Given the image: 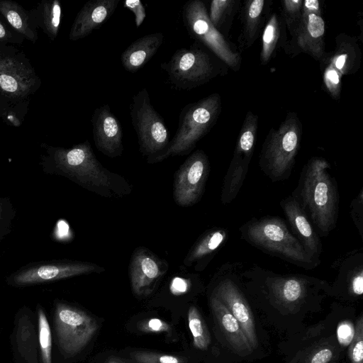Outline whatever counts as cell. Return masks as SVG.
Returning <instances> with one entry per match:
<instances>
[{
	"mask_svg": "<svg viewBox=\"0 0 363 363\" xmlns=\"http://www.w3.org/2000/svg\"><path fill=\"white\" fill-rule=\"evenodd\" d=\"M330 165L324 158L308 160L301 172L294 196L320 236L335 228L339 212V194Z\"/></svg>",
	"mask_w": 363,
	"mask_h": 363,
	"instance_id": "1",
	"label": "cell"
},
{
	"mask_svg": "<svg viewBox=\"0 0 363 363\" xmlns=\"http://www.w3.org/2000/svg\"><path fill=\"white\" fill-rule=\"evenodd\" d=\"M49 160L55 172L100 196H123L131 191L125 179L103 167L88 140L70 148H51Z\"/></svg>",
	"mask_w": 363,
	"mask_h": 363,
	"instance_id": "2",
	"label": "cell"
},
{
	"mask_svg": "<svg viewBox=\"0 0 363 363\" xmlns=\"http://www.w3.org/2000/svg\"><path fill=\"white\" fill-rule=\"evenodd\" d=\"M239 231L247 243L298 267L310 270L320 264L306 253L280 217L254 218L242 224Z\"/></svg>",
	"mask_w": 363,
	"mask_h": 363,
	"instance_id": "3",
	"label": "cell"
},
{
	"mask_svg": "<svg viewBox=\"0 0 363 363\" xmlns=\"http://www.w3.org/2000/svg\"><path fill=\"white\" fill-rule=\"evenodd\" d=\"M220 108V96L218 94H211L184 106L179 113L178 128L173 138L162 152L147 162L153 164L172 156L190 153L214 125Z\"/></svg>",
	"mask_w": 363,
	"mask_h": 363,
	"instance_id": "4",
	"label": "cell"
},
{
	"mask_svg": "<svg viewBox=\"0 0 363 363\" xmlns=\"http://www.w3.org/2000/svg\"><path fill=\"white\" fill-rule=\"evenodd\" d=\"M161 68L167 73L169 84L179 90L203 85L225 70L224 63L197 42L189 48L177 50Z\"/></svg>",
	"mask_w": 363,
	"mask_h": 363,
	"instance_id": "5",
	"label": "cell"
},
{
	"mask_svg": "<svg viewBox=\"0 0 363 363\" xmlns=\"http://www.w3.org/2000/svg\"><path fill=\"white\" fill-rule=\"evenodd\" d=\"M301 123L295 113H289L277 130L266 138L259 157L264 174L276 182L287 179L293 169L301 145Z\"/></svg>",
	"mask_w": 363,
	"mask_h": 363,
	"instance_id": "6",
	"label": "cell"
},
{
	"mask_svg": "<svg viewBox=\"0 0 363 363\" xmlns=\"http://www.w3.org/2000/svg\"><path fill=\"white\" fill-rule=\"evenodd\" d=\"M130 116L141 154L148 160L162 152L170 141L169 133L163 118L152 105L145 87L132 97Z\"/></svg>",
	"mask_w": 363,
	"mask_h": 363,
	"instance_id": "7",
	"label": "cell"
},
{
	"mask_svg": "<svg viewBox=\"0 0 363 363\" xmlns=\"http://www.w3.org/2000/svg\"><path fill=\"white\" fill-rule=\"evenodd\" d=\"M182 20L189 35L216 55L224 64L237 70L240 56L213 26L208 12L201 0L186 1L182 7Z\"/></svg>",
	"mask_w": 363,
	"mask_h": 363,
	"instance_id": "8",
	"label": "cell"
},
{
	"mask_svg": "<svg viewBox=\"0 0 363 363\" xmlns=\"http://www.w3.org/2000/svg\"><path fill=\"white\" fill-rule=\"evenodd\" d=\"M212 294L238 320L252 350L258 345L254 318L240 287L239 263H226L218 272Z\"/></svg>",
	"mask_w": 363,
	"mask_h": 363,
	"instance_id": "9",
	"label": "cell"
},
{
	"mask_svg": "<svg viewBox=\"0 0 363 363\" xmlns=\"http://www.w3.org/2000/svg\"><path fill=\"white\" fill-rule=\"evenodd\" d=\"M55 325L60 347L67 355L79 352L90 341L98 328L96 320L84 311L58 303Z\"/></svg>",
	"mask_w": 363,
	"mask_h": 363,
	"instance_id": "10",
	"label": "cell"
},
{
	"mask_svg": "<svg viewBox=\"0 0 363 363\" xmlns=\"http://www.w3.org/2000/svg\"><path fill=\"white\" fill-rule=\"evenodd\" d=\"M40 82L30 63L15 52L0 50V95L18 101L33 94Z\"/></svg>",
	"mask_w": 363,
	"mask_h": 363,
	"instance_id": "11",
	"label": "cell"
},
{
	"mask_svg": "<svg viewBox=\"0 0 363 363\" xmlns=\"http://www.w3.org/2000/svg\"><path fill=\"white\" fill-rule=\"evenodd\" d=\"M210 172L207 155L198 150L189 156L174 174V199L177 205L189 206L201 198Z\"/></svg>",
	"mask_w": 363,
	"mask_h": 363,
	"instance_id": "12",
	"label": "cell"
},
{
	"mask_svg": "<svg viewBox=\"0 0 363 363\" xmlns=\"http://www.w3.org/2000/svg\"><path fill=\"white\" fill-rule=\"evenodd\" d=\"M104 271L95 264L86 262H60L38 264L19 271L11 280L16 286H26Z\"/></svg>",
	"mask_w": 363,
	"mask_h": 363,
	"instance_id": "13",
	"label": "cell"
},
{
	"mask_svg": "<svg viewBox=\"0 0 363 363\" xmlns=\"http://www.w3.org/2000/svg\"><path fill=\"white\" fill-rule=\"evenodd\" d=\"M325 22L320 14L303 10L298 25L291 35V40L286 44L285 50L289 54L306 52L316 60L325 57Z\"/></svg>",
	"mask_w": 363,
	"mask_h": 363,
	"instance_id": "14",
	"label": "cell"
},
{
	"mask_svg": "<svg viewBox=\"0 0 363 363\" xmlns=\"http://www.w3.org/2000/svg\"><path fill=\"white\" fill-rule=\"evenodd\" d=\"M167 263L146 248H137L132 255L129 274L133 293L150 294L167 270Z\"/></svg>",
	"mask_w": 363,
	"mask_h": 363,
	"instance_id": "15",
	"label": "cell"
},
{
	"mask_svg": "<svg viewBox=\"0 0 363 363\" xmlns=\"http://www.w3.org/2000/svg\"><path fill=\"white\" fill-rule=\"evenodd\" d=\"M93 139L99 151L114 158L123 152V128L108 104L96 108L91 118Z\"/></svg>",
	"mask_w": 363,
	"mask_h": 363,
	"instance_id": "16",
	"label": "cell"
},
{
	"mask_svg": "<svg viewBox=\"0 0 363 363\" xmlns=\"http://www.w3.org/2000/svg\"><path fill=\"white\" fill-rule=\"evenodd\" d=\"M280 206L291 226V233L301 242L306 253L320 264L323 246L320 236L298 202L291 195L281 201Z\"/></svg>",
	"mask_w": 363,
	"mask_h": 363,
	"instance_id": "17",
	"label": "cell"
},
{
	"mask_svg": "<svg viewBox=\"0 0 363 363\" xmlns=\"http://www.w3.org/2000/svg\"><path fill=\"white\" fill-rule=\"evenodd\" d=\"M120 0H90L78 12L71 27L69 39L78 40L90 35L114 13Z\"/></svg>",
	"mask_w": 363,
	"mask_h": 363,
	"instance_id": "18",
	"label": "cell"
},
{
	"mask_svg": "<svg viewBox=\"0 0 363 363\" xmlns=\"http://www.w3.org/2000/svg\"><path fill=\"white\" fill-rule=\"evenodd\" d=\"M210 304L215 319L231 348L240 356L249 354L253 350L235 318L213 294Z\"/></svg>",
	"mask_w": 363,
	"mask_h": 363,
	"instance_id": "19",
	"label": "cell"
},
{
	"mask_svg": "<svg viewBox=\"0 0 363 363\" xmlns=\"http://www.w3.org/2000/svg\"><path fill=\"white\" fill-rule=\"evenodd\" d=\"M164 41L162 33L147 34L132 43L121 54L123 68L135 73L146 65L156 54Z\"/></svg>",
	"mask_w": 363,
	"mask_h": 363,
	"instance_id": "20",
	"label": "cell"
},
{
	"mask_svg": "<svg viewBox=\"0 0 363 363\" xmlns=\"http://www.w3.org/2000/svg\"><path fill=\"white\" fill-rule=\"evenodd\" d=\"M337 276L335 286L343 289L349 294L360 296L363 294V251L354 250L335 264Z\"/></svg>",
	"mask_w": 363,
	"mask_h": 363,
	"instance_id": "21",
	"label": "cell"
},
{
	"mask_svg": "<svg viewBox=\"0 0 363 363\" xmlns=\"http://www.w3.org/2000/svg\"><path fill=\"white\" fill-rule=\"evenodd\" d=\"M228 231L223 228H213L205 232L187 254L184 264L187 266L198 263V270L208 264L218 250L225 244Z\"/></svg>",
	"mask_w": 363,
	"mask_h": 363,
	"instance_id": "22",
	"label": "cell"
},
{
	"mask_svg": "<svg viewBox=\"0 0 363 363\" xmlns=\"http://www.w3.org/2000/svg\"><path fill=\"white\" fill-rule=\"evenodd\" d=\"M329 58L340 74H352L359 69L361 52L354 40L342 34L337 37L335 53Z\"/></svg>",
	"mask_w": 363,
	"mask_h": 363,
	"instance_id": "23",
	"label": "cell"
},
{
	"mask_svg": "<svg viewBox=\"0 0 363 363\" xmlns=\"http://www.w3.org/2000/svg\"><path fill=\"white\" fill-rule=\"evenodd\" d=\"M286 24L281 14L274 13L267 18L262 36L260 60L267 64L276 50L284 45Z\"/></svg>",
	"mask_w": 363,
	"mask_h": 363,
	"instance_id": "24",
	"label": "cell"
},
{
	"mask_svg": "<svg viewBox=\"0 0 363 363\" xmlns=\"http://www.w3.org/2000/svg\"><path fill=\"white\" fill-rule=\"evenodd\" d=\"M0 13L20 35L33 43L36 41L38 35L34 23L22 6L12 1L0 0Z\"/></svg>",
	"mask_w": 363,
	"mask_h": 363,
	"instance_id": "25",
	"label": "cell"
},
{
	"mask_svg": "<svg viewBox=\"0 0 363 363\" xmlns=\"http://www.w3.org/2000/svg\"><path fill=\"white\" fill-rule=\"evenodd\" d=\"M266 3L264 0H249L242 9V35L247 46H250L259 35L263 18L265 16L264 12Z\"/></svg>",
	"mask_w": 363,
	"mask_h": 363,
	"instance_id": "26",
	"label": "cell"
},
{
	"mask_svg": "<svg viewBox=\"0 0 363 363\" xmlns=\"http://www.w3.org/2000/svg\"><path fill=\"white\" fill-rule=\"evenodd\" d=\"M38 9L39 26L51 40H55L57 36L61 21L62 9L60 1H43Z\"/></svg>",
	"mask_w": 363,
	"mask_h": 363,
	"instance_id": "27",
	"label": "cell"
},
{
	"mask_svg": "<svg viewBox=\"0 0 363 363\" xmlns=\"http://www.w3.org/2000/svg\"><path fill=\"white\" fill-rule=\"evenodd\" d=\"M236 1L234 0H213L210 5L209 19L213 26L222 34L225 31L234 15ZM223 35V34H222Z\"/></svg>",
	"mask_w": 363,
	"mask_h": 363,
	"instance_id": "28",
	"label": "cell"
},
{
	"mask_svg": "<svg viewBox=\"0 0 363 363\" xmlns=\"http://www.w3.org/2000/svg\"><path fill=\"white\" fill-rule=\"evenodd\" d=\"M188 323L191 332L194 345L200 350H206L211 343V335L199 311L191 306L188 311Z\"/></svg>",
	"mask_w": 363,
	"mask_h": 363,
	"instance_id": "29",
	"label": "cell"
},
{
	"mask_svg": "<svg viewBox=\"0 0 363 363\" xmlns=\"http://www.w3.org/2000/svg\"><path fill=\"white\" fill-rule=\"evenodd\" d=\"M257 129V118L249 112L245 119L236 143V150L253 154Z\"/></svg>",
	"mask_w": 363,
	"mask_h": 363,
	"instance_id": "30",
	"label": "cell"
},
{
	"mask_svg": "<svg viewBox=\"0 0 363 363\" xmlns=\"http://www.w3.org/2000/svg\"><path fill=\"white\" fill-rule=\"evenodd\" d=\"M38 315V332L39 342L40 345L43 363H52V337L50 328L44 312L39 309Z\"/></svg>",
	"mask_w": 363,
	"mask_h": 363,
	"instance_id": "31",
	"label": "cell"
},
{
	"mask_svg": "<svg viewBox=\"0 0 363 363\" xmlns=\"http://www.w3.org/2000/svg\"><path fill=\"white\" fill-rule=\"evenodd\" d=\"M302 0H285L281 1V16L286 28L291 35L298 25L302 16Z\"/></svg>",
	"mask_w": 363,
	"mask_h": 363,
	"instance_id": "32",
	"label": "cell"
},
{
	"mask_svg": "<svg viewBox=\"0 0 363 363\" xmlns=\"http://www.w3.org/2000/svg\"><path fill=\"white\" fill-rule=\"evenodd\" d=\"M324 70L323 74V83L330 94L334 99H338L341 90V74L335 68L328 57L324 60Z\"/></svg>",
	"mask_w": 363,
	"mask_h": 363,
	"instance_id": "33",
	"label": "cell"
},
{
	"mask_svg": "<svg viewBox=\"0 0 363 363\" xmlns=\"http://www.w3.org/2000/svg\"><path fill=\"white\" fill-rule=\"evenodd\" d=\"M131 359L137 363H185V359L169 354L147 351H135L130 354Z\"/></svg>",
	"mask_w": 363,
	"mask_h": 363,
	"instance_id": "34",
	"label": "cell"
},
{
	"mask_svg": "<svg viewBox=\"0 0 363 363\" xmlns=\"http://www.w3.org/2000/svg\"><path fill=\"white\" fill-rule=\"evenodd\" d=\"M350 215L352 220L358 230L360 237L363 238V190L350 203Z\"/></svg>",
	"mask_w": 363,
	"mask_h": 363,
	"instance_id": "35",
	"label": "cell"
},
{
	"mask_svg": "<svg viewBox=\"0 0 363 363\" xmlns=\"http://www.w3.org/2000/svg\"><path fill=\"white\" fill-rule=\"evenodd\" d=\"M352 343L350 348V353L353 363H362L363 359V339H362V318H360L357 328Z\"/></svg>",
	"mask_w": 363,
	"mask_h": 363,
	"instance_id": "36",
	"label": "cell"
},
{
	"mask_svg": "<svg viewBox=\"0 0 363 363\" xmlns=\"http://www.w3.org/2000/svg\"><path fill=\"white\" fill-rule=\"evenodd\" d=\"M123 7L129 9L134 14L136 27H140L145 17V9L140 0H126Z\"/></svg>",
	"mask_w": 363,
	"mask_h": 363,
	"instance_id": "37",
	"label": "cell"
},
{
	"mask_svg": "<svg viewBox=\"0 0 363 363\" xmlns=\"http://www.w3.org/2000/svg\"><path fill=\"white\" fill-rule=\"evenodd\" d=\"M354 332L351 323L348 321L340 323L337 330V336L340 344L342 346H347L350 344L353 340Z\"/></svg>",
	"mask_w": 363,
	"mask_h": 363,
	"instance_id": "38",
	"label": "cell"
},
{
	"mask_svg": "<svg viewBox=\"0 0 363 363\" xmlns=\"http://www.w3.org/2000/svg\"><path fill=\"white\" fill-rule=\"evenodd\" d=\"M140 329L145 332L160 333L169 331L171 328L164 321L158 318H151L142 322Z\"/></svg>",
	"mask_w": 363,
	"mask_h": 363,
	"instance_id": "39",
	"label": "cell"
},
{
	"mask_svg": "<svg viewBox=\"0 0 363 363\" xmlns=\"http://www.w3.org/2000/svg\"><path fill=\"white\" fill-rule=\"evenodd\" d=\"M23 40L15 38L0 20V43H20Z\"/></svg>",
	"mask_w": 363,
	"mask_h": 363,
	"instance_id": "40",
	"label": "cell"
},
{
	"mask_svg": "<svg viewBox=\"0 0 363 363\" xmlns=\"http://www.w3.org/2000/svg\"><path fill=\"white\" fill-rule=\"evenodd\" d=\"M333 357L332 351L329 349H322L316 352L311 360V363H328Z\"/></svg>",
	"mask_w": 363,
	"mask_h": 363,
	"instance_id": "41",
	"label": "cell"
},
{
	"mask_svg": "<svg viewBox=\"0 0 363 363\" xmlns=\"http://www.w3.org/2000/svg\"><path fill=\"white\" fill-rule=\"evenodd\" d=\"M303 10L309 13L320 14L319 1L317 0L303 1Z\"/></svg>",
	"mask_w": 363,
	"mask_h": 363,
	"instance_id": "42",
	"label": "cell"
},
{
	"mask_svg": "<svg viewBox=\"0 0 363 363\" xmlns=\"http://www.w3.org/2000/svg\"><path fill=\"white\" fill-rule=\"evenodd\" d=\"M171 289L174 294H181L186 291V284L184 280L179 279V281H174V283L172 285Z\"/></svg>",
	"mask_w": 363,
	"mask_h": 363,
	"instance_id": "43",
	"label": "cell"
},
{
	"mask_svg": "<svg viewBox=\"0 0 363 363\" xmlns=\"http://www.w3.org/2000/svg\"><path fill=\"white\" fill-rule=\"evenodd\" d=\"M106 363H121V362H117V361H109V362H107Z\"/></svg>",
	"mask_w": 363,
	"mask_h": 363,
	"instance_id": "44",
	"label": "cell"
}]
</instances>
